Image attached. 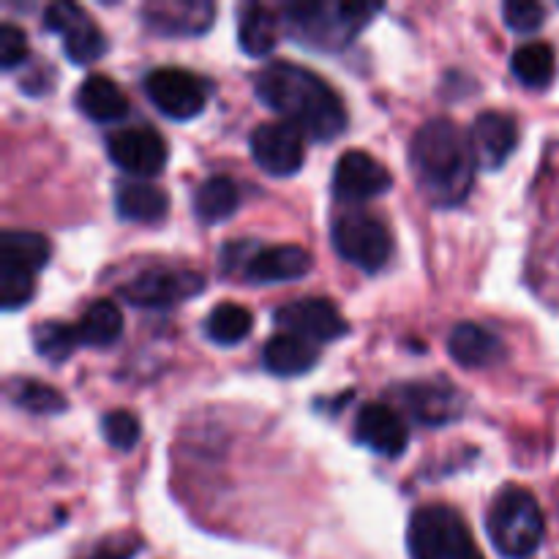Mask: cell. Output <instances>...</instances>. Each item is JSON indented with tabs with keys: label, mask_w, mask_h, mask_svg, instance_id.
<instances>
[{
	"label": "cell",
	"mask_w": 559,
	"mask_h": 559,
	"mask_svg": "<svg viewBox=\"0 0 559 559\" xmlns=\"http://www.w3.org/2000/svg\"><path fill=\"white\" fill-rule=\"evenodd\" d=\"M254 93L284 123L304 136L331 142L347 129V107L342 96L314 71L298 63H271L254 80Z\"/></svg>",
	"instance_id": "cell-1"
},
{
	"label": "cell",
	"mask_w": 559,
	"mask_h": 559,
	"mask_svg": "<svg viewBox=\"0 0 559 559\" xmlns=\"http://www.w3.org/2000/svg\"><path fill=\"white\" fill-rule=\"evenodd\" d=\"M409 164L418 189L440 207H456L467 200L478 167L469 134L448 118L426 120L415 131Z\"/></svg>",
	"instance_id": "cell-2"
},
{
	"label": "cell",
	"mask_w": 559,
	"mask_h": 559,
	"mask_svg": "<svg viewBox=\"0 0 559 559\" xmlns=\"http://www.w3.org/2000/svg\"><path fill=\"white\" fill-rule=\"evenodd\" d=\"M380 11L382 5L371 3H289L282 14L295 41L320 52H336L347 47Z\"/></svg>",
	"instance_id": "cell-3"
},
{
	"label": "cell",
	"mask_w": 559,
	"mask_h": 559,
	"mask_svg": "<svg viewBox=\"0 0 559 559\" xmlns=\"http://www.w3.org/2000/svg\"><path fill=\"white\" fill-rule=\"evenodd\" d=\"M486 533L491 546L506 559L533 557L546 535L544 511L533 491L522 486H506L497 491L486 513Z\"/></svg>",
	"instance_id": "cell-4"
},
{
	"label": "cell",
	"mask_w": 559,
	"mask_h": 559,
	"mask_svg": "<svg viewBox=\"0 0 559 559\" xmlns=\"http://www.w3.org/2000/svg\"><path fill=\"white\" fill-rule=\"evenodd\" d=\"M409 559H486L467 522L448 506H424L409 516Z\"/></svg>",
	"instance_id": "cell-5"
},
{
	"label": "cell",
	"mask_w": 559,
	"mask_h": 559,
	"mask_svg": "<svg viewBox=\"0 0 559 559\" xmlns=\"http://www.w3.org/2000/svg\"><path fill=\"white\" fill-rule=\"evenodd\" d=\"M331 240L342 260L366 273L382 271L391 260V229L371 213L349 211L338 216L331 227Z\"/></svg>",
	"instance_id": "cell-6"
},
{
	"label": "cell",
	"mask_w": 559,
	"mask_h": 559,
	"mask_svg": "<svg viewBox=\"0 0 559 559\" xmlns=\"http://www.w3.org/2000/svg\"><path fill=\"white\" fill-rule=\"evenodd\" d=\"M205 289V278L197 271H173V267H151L120 287L126 304L136 309H173L183 300L194 298Z\"/></svg>",
	"instance_id": "cell-7"
},
{
	"label": "cell",
	"mask_w": 559,
	"mask_h": 559,
	"mask_svg": "<svg viewBox=\"0 0 559 559\" xmlns=\"http://www.w3.org/2000/svg\"><path fill=\"white\" fill-rule=\"evenodd\" d=\"M44 27L63 38L66 58L74 66L96 63L107 52V38L82 5L52 3L44 11Z\"/></svg>",
	"instance_id": "cell-8"
},
{
	"label": "cell",
	"mask_w": 559,
	"mask_h": 559,
	"mask_svg": "<svg viewBox=\"0 0 559 559\" xmlns=\"http://www.w3.org/2000/svg\"><path fill=\"white\" fill-rule=\"evenodd\" d=\"M145 93L153 107L173 120H191L205 109L207 87L186 69H156L145 76Z\"/></svg>",
	"instance_id": "cell-9"
},
{
	"label": "cell",
	"mask_w": 559,
	"mask_h": 559,
	"mask_svg": "<svg viewBox=\"0 0 559 559\" xmlns=\"http://www.w3.org/2000/svg\"><path fill=\"white\" fill-rule=\"evenodd\" d=\"M273 320L282 328V333H293V336L304 338V342L314 344V347L317 344L336 342V338L349 333V322L344 320L336 304L328 298L293 300V304L282 306L273 314Z\"/></svg>",
	"instance_id": "cell-10"
},
{
	"label": "cell",
	"mask_w": 559,
	"mask_h": 559,
	"mask_svg": "<svg viewBox=\"0 0 559 559\" xmlns=\"http://www.w3.org/2000/svg\"><path fill=\"white\" fill-rule=\"evenodd\" d=\"M109 162L123 169L131 178L147 180L167 167V142L151 126H131V129L115 131L107 140Z\"/></svg>",
	"instance_id": "cell-11"
},
{
	"label": "cell",
	"mask_w": 559,
	"mask_h": 559,
	"mask_svg": "<svg viewBox=\"0 0 559 559\" xmlns=\"http://www.w3.org/2000/svg\"><path fill=\"white\" fill-rule=\"evenodd\" d=\"M249 147L257 167L273 178H289L306 162L304 134L284 120L257 126L249 136Z\"/></svg>",
	"instance_id": "cell-12"
},
{
	"label": "cell",
	"mask_w": 559,
	"mask_h": 559,
	"mask_svg": "<svg viewBox=\"0 0 559 559\" xmlns=\"http://www.w3.org/2000/svg\"><path fill=\"white\" fill-rule=\"evenodd\" d=\"M393 175L382 162L366 151H347L333 167V197L338 202H366L385 194Z\"/></svg>",
	"instance_id": "cell-13"
},
{
	"label": "cell",
	"mask_w": 559,
	"mask_h": 559,
	"mask_svg": "<svg viewBox=\"0 0 559 559\" xmlns=\"http://www.w3.org/2000/svg\"><path fill=\"white\" fill-rule=\"evenodd\" d=\"M469 142H473V153L478 167L486 169V173H495V169H500L519 147L516 118L508 112H497V109L480 112L478 118L473 120Z\"/></svg>",
	"instance_id": "cell-14"
},
{
	"label": "cell",
	"mask_w": 559,
	"mask_h": 559,
	"mask_svg": "<svg viewBox=\"0 0 559 559\" xmlns=\"http://www.w3.org/2000/svg\"><path fill=\"white\" fill-rule=\"evenodd\" d=\"M216 5L207 0H153L142 5V20L162 36H202L213 25Z\"/></svg>",
	"instance_id": "cell-15"
},
{
	"label": "cell",
	"mask_w": 559,
	"mask_h": 559,
	"mask_svg": "<svg viewBox=\"0 0 559 559\" xmlns=\"http://www.w3.org/2000/svg\"><path fill=\"white\" fill-rule=\"evenodd\" d=\"M355 440L385 459H399L409 445V429L402 415L388 404H366L355 418Z\"/></svg>",
	"instance_id": "cell-16"
},
{
	"label": "cell",
	"mask_w": 559,
	"mask_h": 559,
	"mask_svg": "<svg viewBox=\"0 0 559 559\" xmlns=\"http://www.w3.org/2000/svg\"><path fill=\"white\" fill-rule=\"evenodd\" d=\"M311 271V254L304 246H267L257 251L246 265L243 278L251 284H284L298 282Z\"/></svg>",
	"instance_id": "cell-17"
},
{
	"label": "cell",
	"mask_w": 559,
	"mask_h": 559,
	"mask_svg": "<svg viewBox=\"0 0 559 559\" xmlns=\"http://www.w3.org/2000/svg\"><path fill=\"white\" fill-rule=\"evenodd\" d=\"M399 396L418 424L442 426L448 420L462 418V391L448 382H415V385L402 388Z\"/></svg>",
	"instance_id": "cell-18"
},
{
	"label": "cell",
	"mask_w": 559,
	"mask_h": 559,
	"mask_svg": "<svg viewBox=\"0 0 559 559\" xmlns=\"http://www.w3.org/2000/svg\"><path fill=\"white\" fill-rule=\"evenodd\" d=\"M448 353L464 369H489L500 364L506 347L489 328L478 322H459L448 336Z\"/></svg>",
	"instance_id": "cell-19"
},
{
	"label": "cell",
	"mask_w": 559,
	"mask_h": 559,
	"mask_svg": "<svg viewBox=\"0 0 559 559\" xmlns=\"http://www.w3.org/2000/svg\"><path fill=\"white\" fill-rule=\"evenodd\" d=\"M74 102L80 112L85 118L96 120V123H115V120L129 115L126 93L120 91L118 82L104 74H91L87 80H82V85L76 87Z\"/></svg>",
	"instance_id": "cell-20"
},
{
	"label": "cell",
	"mask_w": 559,
	"mask_h": 559,
	"mask_svg": "<svg viewBox=\"0 0 559 559\" xmlns=\"http://www.w3.org/2000/svg\"><path fill=\"white\" fill-rule=\"evenodd\" d=\"M115 211L126 222H162L169 211V197L167 191L147 183V180H120L118 189H115Z\"/></svg>",
	"instance_id": "cell-21"
},
{
	"label": "cell",
	"mask_w": 559,
	"mask_h": 559,
	"mask_svg": "<svg viewBox=\"0 0 559 559\" xmlns=\"http://www.w3.org/2000/svg\"><path fill=\"white\" fill-rule=\"evenodd\" d=\"M320 360V349L293 333H276L262 347V366L276 377L309 374Z\"/></svg>",
	"instance_id": "cell-22"
},
{
	"label": "cell",
	"mask_w": 559,
	"mask_h": 559,
	"mask_svg": "<svg viewBox=\"0 0 559 559\" xmlns=\"http://www.w3.org/2000/svg\"><path fill=\"white\" fill-rule=\"evenodd\" d=\"M240 207V189L227 175H211L194 191V216L213 227L233 216Z\"/></svg>",
	"instance_id": "cell-23"
},
{
	"label": "cell",
	"mask_w": 559,
	"mask_h": 559,
	"mask_svg": "<svg viewBox=\"0 0 559 559\" xmlns=\"http://www.w3.org/2000/svg\"><path fill=\"white\" fill-rule=\"evenodd\" d=\"M278 41V20L265 5L249 3L238 14V44L249 58H265Z\"/></svg>",
	"instance_id": "cell-24"
},
{
	"label": "cell",
	"mask_w": 559,
	"mask_h": 559,
	"mask_svg": "<svg viewBox=\"0 0 559 559\" xmlns=\"http://www.w3.org/2000/svg\"><path fill=\"white\" fill-rule=\"evenodd\" d=\"M76 333H80V344L87 347H109L123 333V311L115 306L109 298H98L82 311L80 322H76Z\"/></svg>",
	"instance_id": "cell-25"
},
{
	"label": "cell",
	"mask_w": 559,
	"mask_h": 559,
	"mask_svg": "<svg viewBox=\"0 0 559 559\" xmlns=\"http://www.w3.org/2000/svg\"><path fill=\"white\" fill-rule=\"evenodd\" d=\"M49 240L38 233H22V229H5L0 235V265L20 267L36 276L49 262Z\"/></svg>",
	"instance_id": "cell-26"
},
{
	"label": "cell",
	"mask_w": 559,
	"mask_h": 559,
	"mask_svg": "<svg viewBox=\"0 0 559 559\" xmlns=\"http://www.w3.org/2000/svg\"><path fill=\"white\" fill-rule=\"evenodd\" d=\"M511 71L524 87H533V91H544L555 82L557 74V55L551 49V44L546 41H530L513 52L511 58Z\"/></svg>",
	"instance_id": "cell-27"
},
{
	"label": "cell",
	"mask_w": 559,
	"mask_h": 559,
	"mask_svg": "<svg viewBox=\"0 0 559 559\" xmlns=\"http://www.w3.org/2000/svg\"><path fill=\"white\" fill-rule=\"evenodd\" d=\"M251 328H254V317L240 304H218L205 317V336L218 347H235L249 338Z\"/></svg>",
	"instance_id": "cell-28"
},
{
	"label": "cell",
	"mask_w": 559,
	"mask_h": 559,
	"mask_svg": "<svg viewBox=\"0 0 559 559\" xmlns=\"http://www.w3.org/2000/svg\"><path fill=\"white\" fill-rule=\"evenodd\" d=\"M33 349H36L38 358L49 360V364H63L74 355V349L80 347V333L76 325L60 320H47L33 325Z\"/></svg>",
	"instance_id": "cell-29"
},
{
	"label": "cell",
	"mask_w": 559,
	"mask_h": 559,
	"mask_svg": "<svg viewBox=\"0 0 559 559\" xmlns=\"http://www.w3.org/2000/svg\"><path fill=\"white\" fill-rule=\"evenodd\" d=\"M9 399L31 415H58L69 409V402L58 388L38 380H22V377L9 382Z\"/></svg>",
	"instance_id": "cell-30"
},
{
	"label": "cell",
	"mask_w": 559,
	"mask_h": 559,
	"mask_svg": "<svg viewBox=\"0 0 559 559\" xmlns=\"http://www.w3.org/2000/svg\"><path fill=\"white\" fill-rule=\"evenodd\" d=\"M36 295V276L20 267L0 265V306L5 311H16L27 306Z\"/></svg>",
	"instance_id": "cell-31"
},
{
	"label": "cell",
	"mask_w": 559,
	"mask_h": 559,
	"mask_svg": "<svg viewBox=\"0 0 559 559\" xmlns=\"http://www.w3.org/2000/svg\"><path fill=\"white\" fill-rule=\"evenodd\" d=\"M102 435L115 451H131V448H136L142 435L140 418L129 409H112L102 418Z\"/></svg>",
	"instance_id": "cell-32"
},
{
	"label": "cell",
	"mask_w": 559,
	"mask_h": 559,
	"mask_svg": "<svg viewBox=\"0 0 559 559\" xmlns=\"http://www.w3.org/2000/svg\"><path fill=\"white\" fill-rule=\"evenodd\" d=\"M502 16H506V25L516 33H533L538 31L546 22V9L533 0H508L502 5Z\"/></svg>",
	"instance_id": "cell-33"
},
{
	"label": "cell",
	"mask_w": 559,
	"mask_h": 559,
	"mask_svg": "<svg viewBox=\"0 0 559 559\" xmlns=\"http://www.w3.org/2000/svg\"><path fill=\"white\" fill-rule=\"evenodd\" d=\"M27 55H31V49H27V38L22 27H16L14 22H3V27H0V66L11 71L25 63Z\"/></svg>",
	"instance_id": "cell-34"
},
{
	"label": "cell",
	"mask_w": 559,
	"mask_h": 559,
	"mask_svg": "<svg viewBox=\"0 0 559 559\" xmlns=\"http://www.w3.org/2000/svg\"><path fill=\"white\" fill-rule=\"evenodd\" d=\"M257 251H260V246H257L254 240H235V243H227L222 249L224 273H243Z\"/></svg>",
	"instance_id": "cell-35"
},
{
	"label": "cell",
	"mask_w": 559,
	"mask_h": 559,
	"mask_svg": "<svg viewBox=\"0 0 559 559\" xmlns=\"http://www.w3.org/2000/svg\"><path fill=\"white\" fill-rule=\"evenodd\" d=\"M136 551H140V544H136V540L112 538L98 544L85 559H134Z\"/></svg>",
	"instance_id": "cell-36"
}]
</instances>
